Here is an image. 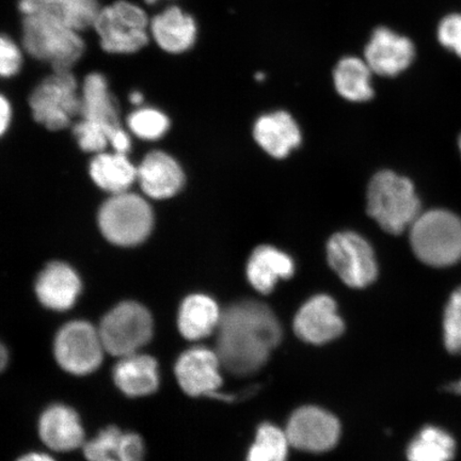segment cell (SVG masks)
<instances>
[{
    "mask_svg": "<svg viewBox=\"0 0 461 461\" xmlns=\"http://www.w3.org/2000/svg\"><path fill=\"white\" fill-rule=\"evenodd\" d=\"M217 333L219 359L238 376L259 370L282 337L273 311L255 301L236 303L222 311Z\"/></svg>",
    "mask_w": 461,
    "mask_h": 461,
    "instance_id": "6da1fadb",
    "label": "cell"
},
{
    "mask_svg": "<svg viewBox=\"0 0 461 461\" xmlns=\"http://www.w3.org/2000/svg\"><path fill=\"white\" fill-rule=\"evenodd\" d=\"M420 200L413 184L393 171L372 177L366 194V211L384 232L399 235L420 216Z\"/></svg>",
    "mask_w": 461,
    "mask_h": 461,
    "instance_id": "7a4b0ae2",
    "label": "cell"
},
{
    "mask_svg": "<svg viewBox=\"0 0 461 461\" xmlns=\"http://www.w3.org/2000/svg\"><path fill=\"white\" fill-rule=\"evenodd\" d=\"M23 45L29 55L50 63L54 71H70L85 50L77 29L44 14L24 15Z\"/></svg>",
    "mask_w": 461,
    "mask_h": 461,
    "instance_id": "3957f363",
    "label": "cell"
},
{
    "mask_svg": "<svg viewBox=\"0 0 461 461\" xmlns=\"http://www.w3.org/2000/svg\"><path fill=\"white\" fill-rule=\"evenodd\" d=\"M414 255L432 267H447L461 259V221L447 211L420 215L411 227Z\"/></svg>",
    "mask_w": 461,
    "mask_h": 461,
    "instance_id": "277c9868",
    "label": "cell"
},
{
    "mask_svg": "<svg viewBox=\"0 0 461 461\" xmlns=\"http://www.w3.org/2000/svg\"><path fill=\"white\" fill-rule=\"evenodd\" d=\"M153 222V212L148 202L129 192L113 194L99 212L103 235L118 246L142 243L151 233Z\"/></svg>",
    "mask_w": 461,
    "mask_h": 461,
    "instance_id": "5b68a950",
    "label": "cell"
},
{
    "mask_svg": "<svg viewBox=\"0 0 461 461\" xmlns=\"http://www.w3.org/2000/svg\"><path fill=\"white\" fill-rule=\"evenodd\" d=\"M94 27L102 48L108 53H136L149 41V21L146 13L124 0L100 9Z\"/></svg>",
    "mask_w": 461,
    "mask_h": 461,
    "instance_id": "8992f818",
    "label": "cell"
},
{
    "mask_svg": "<svg viewBox=\"0 0 461 461\" xmlns=\"http://www.w3.org/2000/svg\"><path fill=\"white\" fill-rule=\"evenodd\" d=\"M29 105L34 120L46 129H66L82 111V97L74 75L71 71H54L33 90Z\"/></svg>",
    "mask_w": 461,
    "mask_h": 461,
    "instance_id": "52a82bcc",
    "label": "cell"
},
{
    "mask_svg": "<svg viewBox=\"0 0 461 461\" xmlns=\"http://www.w3.org/2000/svg\"><path fill=\"white\" fill-rule=\"evenodd\" d=\"M99 332L107 353L120 358L135 354L153 336L152 315L140 303H121L104 316Z\"/></svg>",
    "mask_w": 461,
    "mask_h": 461,
    "instance_id": "ba28073f",
    "label": "cell"
},
{
    "mask_svg": "<svg viewBox=\"0 0 461 461\" xmlns=\"http://www.w3.org/2000/svg\"><path fill=\"white\" fill-rule=\"evenodd\" d=\"M327 261L344 284L365 288L377 278L378 265L373 247L354 230L334 233L326 245Z\"/></svg>",
    "mask_w": 461,
    "mask_h": 461,
    "instance_id": "9c48e42d",
    "label": "cell"
},
{
    "mask_svg": "<svg viewBox=\"0 0 461 461\" xmlns=\"http://www.w3.org/2000/svg\"><path fill=\"white\" fill-rule=\"evenodd\" d=\"M80 97L83 122L105 132L114 152L128 154L131 149L130 137L120 124L117 102L109 92L106 78L99 73L88 75Z\"/></svg>",
    "mask_w": 461,
    "mask_h": 461,
    "instance_id": "30bf717a",
    "label": "cell"
},
{
    "mask_svg": "<svg viewBox=\"0 0 461 461\" xmlns=\"http://www.w3.org/2000/svg\"><path fill=\"white\" fill-rule=\"evenodd\" d=\"M105 351L99 330L85 321L63 326L54 343L56 360L63 370L73 375H88L101 366Z\"/></svg>",
    "mask_w": 461,
    "mask_h": 461,
    "instance_id": "8fae6325",
    "label": "cell"
},
{
    "mask_svg": "<svg viewBox=\"0 0 461 461\" xmlns=\"http://www.w3.org/2000/svg\"><path fill=\"white\" fill-rule=\"evenodd\" d=\"M285 434L294 447L304 452L324 453L337 446L341 425L324 409L305 406L292 414Z\"/></svg>",
    "mask_w": 461,
    "mask_h": 461,
    "instance_id": "7c38bea8",
    "label": "cell"
},
{
    "mask_svg": "<svg viewBox=\"0 0 461 461\" xmlns=\"http://www.w3.org/2000/svg\"><path fill=\"white\" fill-rule=\"evenodd\" d=\"M221 366L217 351L198 346L186 350L177 359L176 376L188 395L214 396L222 384Z\"/></svg>",
    "mask_w": 461,
    "mask_h": 461,
    "instance_id": "4fadbf2b",
    "label": "cell"
},
{
    "mask_svg": "<svg viewBox=\"0 0 461 461\" xmlns=\"http://www.w3.org/2000/svg\"><path fill=\"white\" fill-rule=\"evenodd\" d=\"M294 330L303 341L321 345L336 339L344 331V322L338 313L334 299L321 294L310 298L294 320Z\"/></svg>",
    "mask_w": 461,
    "mask_h": 461,
    "instance_id": "5bb4252c",
    "label": "cell"
},
{
    "mask_svg": "<svg viewBox=\"0 0 461 461\" xmlns=\"http://www.w3.org/2000/svg\"><path fill=\"white\" fill-rule=\"evenodd\" d=\"M365 56L373 73L394 77L411 65L416 49L411 39L389 28L380 27L374 32Z\"/></svg>",
    "mask_w": 461,
    "mask_h": 461,
    "instance_id": "9a60e30c",
    "label": "cell"
},
{
    "mask_svg": "<svg viewBox=\"0 0 461 461\" xmlns=\"http://www.w3.org/2000/svg\"><path fill=\"white\" fill-rule=\"evenodd\" d=\"M253 138L270 157L284 159L301 146L303 134L291 113L278 111L258 118L253 125Z\"/></svg>",
    "mask_w": 461,
    "mask_h": 461,
    "instance_id": "2e32d148",
    "label": "cell"
},
{
    "mask_svg": "<svg viewBox=\"0 0 461 461\" xmlns=\"http://www.w3.org/2000/svg\"><path fill=\"white\" fill-rule=\"evenodd\" d=\"M137 180L143 193L153 199L175 197L185 183V175L180 164L161 151L149 153L137 168Z\"/></svg>",
    "mask_w": 461,
    "mask_h": 461,
    "instance_id": "e0dca14e",
    "label": "cell"
},
{
    "mask_svg": "<svg viewBox=\"0 0 461 461\" xmlns=\"http://www.w3.org/2000/svg\"><path fill=\"white\" fill-rule=\"evenodd\" d=\"M294 274L295 262L292 257L274 246L257 247L247 262V279L263 295L272 293L280 280L291 279Z\"/></svg>",
    "mask_w": 461,
    "mask_h": 461,
    "instance_id": "ac0fdd59",
    "label": "cell"
},
{
    "mask_svg": "<svg viewBox=\"0 0 461 461\" xmlns=\"http://www.w3.org/2000/svg\"><path fill=\"white\" fill-rule=\"evenodd\" d=\"M82 282L70 265L55 262L46 267L38 276L36 293L44 307L67 311L77 303Z\"/></svg>",
    "mask_w": 461,
    "mask_h": 461,
    "instance_id": "d6986e66",
    "label": "cell"
},
{
    "mask_svg": "<svg viewBox=\"0 0 461 461\" xmlns=\"http://www.w3.org/2000/svg\"><path fill=\"white\" fill-rule=\"evenodd\" d=\"M39 434L45 445L57 452H70L84 446L85 432L78 414L60 403L42 413Z\"/></svg>",
    "mask_w": 461,
    "mask_h": 461,
    "instance_id": "ffe728a7",
    "label": "cell"
},
{
    "mask_svg": "<svg viewBox=\"0 0 461 461\" xmlns=\"http://www.w3.org/2000/svg\"><path fill=\"white\" fill-rule=\"evenodd\" d=\"M149 33L161 50L171 54L188 50L197 38V25L180 8L170 7L149 22Z\"/></svg>",
    "mask_w": 461,
    "mask_h": 461,
    "instance_id": "44dd1931",
    "label": "cell"
},
{
    "mask_svg": "<svg viewBox=\"0 0 461 461\" xmlns=\"http://www.w3.org/2000/svg\"><path fill=\"white\" fill-rule=\"evenodd\" d=\"M113 380L125 395L152 394L159 385L158 362L151 356L140 353L121 357L113 368Z\"/></svg>",
    "mask_w": 461,
    "mask_h": 461,
    "instance_id": "7402d4cb",
    "label": "cell"
},
{
    "mask_svg": "<svg viewBox=\"0 0 461 461\" xmlns=\"http://www.w3.org/2000/svg\"><path fill=\"white\" fill-rule=\"evenodd\" d=\"M19 5L24 15L54 17L78 32L94 26L100 11L97 0H20Z\"/></svg>",
    "mask_w": 461,
    "mask_h": 461,
    "instance_id": "603a6c76",
    "label": "cell"
},
{
    "mask_svg": "<svg viewBox=\"0 0 461 461\" xmlns=\"http://www.w3.org/2000/svg\"><path fill=\"white\" fill-rule=\"evenodd\" d=\"M84 453L89 461H142L144 446L140 436L108 428L85 443Z\"/></svg>",
    "mask_w": 461,
    "mask_h": 461,
    "instance_id": "cb8c5ba5",
    "label": "cell"
},
{
    "mask_svg": "<svg viewBox=\"0 0 461 461\" xmlns=\"http://www.w3.org/2000/svg\"><path fill=\"white\" fill-rule=\"evenodd\" d=\"M221 314L214 299L204 294H194L185 298L178 311V330L190 341H198L217 330Z\"/></svg>",
    "mask_w": 461,
    "mask_h": 461,
    "instance_id": "d4e9b609",
    "label": "cell"
},
{
    "mask_svg": "<svg viewBox=\"0 0 461 461\" xmlns=\"http://www.w3.org/2000/svg\"><path fill=\"white\" fill-rule=\"evenodd\" d=\"M90 175L101 189L117 194L128 192L137 180V168L126 154L99 153L91 161Z\"/></svg>",
    "mask_w": 461,
    "mask_h": 461,
    "instance_id": "484cf974",
    "label": "cell"
},
{
    "mask_svg": "<svg viewBox=\"0 0 461 461\" xmlns=\"http://www.w3.org/2000/svg\"><path fill=\"white\" fill-rule=\"evenodd\" d=\"M372 70L366 60L346 57L338 63L333 73L338 94L346 101L367 102L374 96Z\"/></svg>",
    "mask_w": 461,
    "mask_h": 461,
    "instance_id": "4316f807",
    "label": "cell"
},
{
    "mask_svg": "<svg viewBox=\"0 0 461 461\" xmlns=\"http://www.w3.org/2000/svg\"><path fill=\"white\" fill-rule=\"evenodd\" d=\"M456 441L446 429L428 425L420 429L407 447L408 461H452Z\"/></svg>",
    "mask_w": 461,
    "mask_h": 461,
    "instance_id": "83f0119b",
    "label": "cell"
},
{
    "mask_svg": "<svg viewBox=\"0 0 461 461\" xmlns=\"http://www.w3.org/2000/svg\"><path fill=\"white\" fill-rule=\"evenodd\" d=\"M290 441L285 431L273 424L259 426L256 441L248 452L247 461H286Z\"/></svg>",
    "mask_w": 461,
    "mask_h": 461,
    "instance_id": "f1b7e54d",
    "label": "cell"
},
{
    "mask_svg": "<svg viewBox=\"0 0 461 461\" xmlns=\"http://www.w3.org/2000/svg\"><path fill=\"white\" fill-rule=\"evenodd\" d=\"M128 123L137 137L146 140H159L170 128L169 118L154 108L138 109L130 115Z\"/></svg>",
    "mask_w": 461,
    "mask_h": 461,
    "instance_id": "f546056e",
    "label": "cell"
},
{
    "mask_svg": "<svg viewBox=\"0 0 461 461\" xmlns=\"http://www.w3.org/2000/svg\"><path fill=\"white\" fill-rule=\"evenodd\" d=\"M443 342L449 354L461 355V286L449 296L443 313Z\"/></svg>",
    "mask_w": 461,
    "mask_h": 461,
    "instance_id": "4dcf8cb0",
    "label": "cell"
},
{
    "mask_svg": "<svg viewBox=\"0 0 461 461\" xmlns=\"http://www.w3.org/2000/svg\"><path fill=\"white\" fill-rule=\"evenodd\" d=\"M437 37L443 48L461 58V14L446 16L438 26Z\"/></svg>",
    "mask_w": 461,
    "mask_h": 461,
    "instance_id": "1f68e13d",
    "label": "cell"
},
{
    "mask_svg": "<svg viewBox=\"0 0 461 461\" xmlns=\"http://www.w3.org/2000/svg\"><path fill=\"white\" fill-rule=\"evenodd\" d=\"M22 62L19 46L14 40L0 34V77H14L21 70Z\"/></svg>",
    "mask_w": 461,
    "mask_h": 461,
    "instance_id": "d6a6232c",
    "label": "cell"
},
{
    "mask_svg": "<svg viewBox=\"0 0 461 461\" xmlns=\"http://www.w3.org/2000/svg\"><path fill=\"white\" fill-rule=\"evenodd\" d=\"M11 120L10 103L2 95H0V136L7 131Z\"/></svg>",
    "mask_w": 461,
    "mask_h": 461,
    "instance_id": "836d02e7",
    "label": "cell"
},
{
    "mask_svg": "<svg viewBox=\"0 0 461 461\" xmlns=\"http://www.w3.org/2000/svg\"><path fill=\"white\" fill-rule=\"evenodd\" d=\"M17 461H55L49 455L42 453H31L26 454Z\"/></svg>",
    "mask_w": 461,
    "mask_h": 461,
    "instance_id": "e575fe53",
    "label": "cell"
},
{
    "mask_svg": "<svg viewBox=\"0 0 461 461\" xmlns=\"http://www.w3.org/2000/svg\"><path fill=\"white\" fill-rule=\"evenodd\" d=\"M8 363V351L5 349V346L0 343V372L4 370L5 366H7Z\"/></svg>",
    "mask_w": 461,
    "mask_h": 461,
    "instance_id": "d590c367",
    "label": "cell"
},
{
    "mask_svg": "<svg viewBox=\"0 0 461 461\" xmlns=\"http://www.w3.org/2000/svg\"><path fill=\"white\" fill-rule=\"evenodd\" d=\"M445 390L449 392V393L461 395V379L457 380V382L448 384L446 385Z\"/></svg>",
    "mask_w": 461,
    "mask_h": 461,
    "instance_id": "8d00e7d4",
    "label": "cell"
},
{
    "mask_svg": "<svg viewBox=\"0 0 461 461\" xmlns=\"http://www.w3.org/2000/svg\"><path fill=\"white\" fill-rule=\"evenodd\" d=\"M131 102L134 104V105H140V104L143 102V96L140 94V92H132V94L130 96Z\"/></svg>",
    "mask_w": 461,
    "mask_h": 461,
    "instance_id": "74e56055",
    "label": "cell"
},
{
    "mask_svg": "<svg viewBox=\"0 0 461 461\" xmlns=\"http://www.w3.org/2000/svg\"><path fill=\"white\" fill-rule=\"evenodd\" d=\"M265 77V75L264 74H257L256 75V78L257 80H263Z\"/></svg>",
    "mask_w": 461,
    "mask_h": 461,
    "instance_id": "f35d334b",
    "label": "cell"
},
{
    "mask_svg": "<svg viewBox=\"0 0 461 461\" xmlns=\"http://www.w3.org/2000/svg\"><path fill=\"white\" fill-rule=\"evenodd\" d=\"M147 2L149 4H154V3L158 2V0H147Z\"/></svg>",
    "mask_w": 461,
    "mask_h": 461,
    "instance_id": "ab89813d",
    "label": "cell"
},
{
    "mask_svg": "<svg viewBox=\"0 0 461 461\" xmlns=\"http://www.w3.org/2000/svg\"><path fill=\"white\" fill-rule=\"evenodd\" d=\"M459 149H460V151H461V135L459 137Z\"/></svg>",
    "mask_w": 461,
    "mask_h": 461,
    "instance_id": "60d3db41",
    "label": "cell"
}]
</instances>
